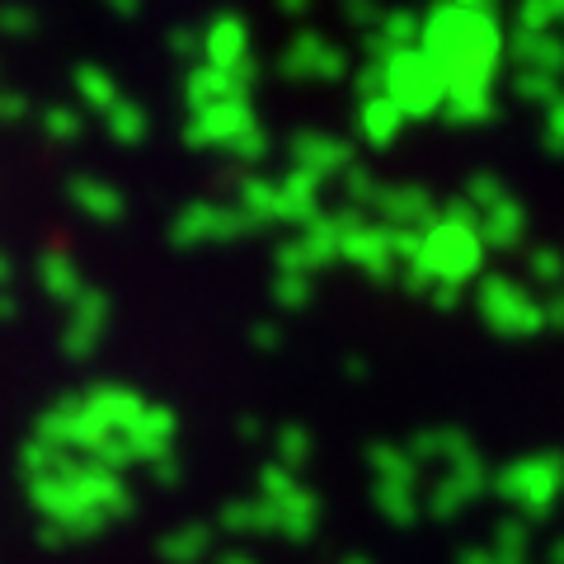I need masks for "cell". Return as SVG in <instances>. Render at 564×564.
<instances>
[]
</instances>
